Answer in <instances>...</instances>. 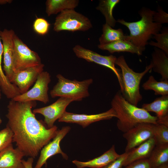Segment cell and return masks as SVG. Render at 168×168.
Returning a JSON list of instances; mask_svg holds the SVG:
<instances>
[{"label": "cell", "mask_w": 168, "mask_h": 168, "mask_svg": "<svg viewBox=\"0 0 168 168\" xmlns=\"http://www.w3.org/2000/svg\"><path fill=\"white\" fill-rule=\"evenodd\" d=\"M36 105L35 101L22 102L11 99L6 115L7 126L13 133V142L25 156L34 158L58 130L56 125L49 128L43 121L37 119L32 110Z\"/></svg>", "instance_id": "obj_1"}, {"label": "cell", "mask_w": 168, "mask_h": 168, "mask_svg": "<svg viewBox=\"0 0 168 168\" xmlns=\"http://www.w3.org/2000/svg\"><path fill=\"white\" fill-rule=\"evenodd\" d=\"M111 104L118 118L117 127L124 133L140 123L157 124L156 116H152L142 108L130 103L123 96L120 91L114 95Z\"/></svg>", "instance_id": "obj_2"}, {"label": "cell", "mask_w": 168, "mask_h": 168, "mask_svg": "<svg viewBox=\"0 0 168 168\" xmlns=\"http://www.w3.org/2000/svg\"><path fill=\"white\" fill-rule=\"evenodd\" d=\"M155 12L150 9L143 7L139 12L141 18L138 21L131 22L123 19H118L117 22L126 26L130 31V35L126 36L125 40L138 47L145 49L148 41L152 35L158 33L162 27L161 24L153 21Z\"/></svg>", "instance_id": "obj_3"}, {"label": "cell", "mask_w": 168, "mask_h": 168, "mask_svg": "<svg viewBox=\"0 0 168 168\" xmlns=\"http://www.w3.org/2000/svg\"><path fill=\"white\" fill-rule=\"evenodd\" d=\"M115 64L121 69L122 87L120 91L124 98L132 104L137 106L142 99L140 92V85L143 77L152 68L151 62L147 66L145 70L141 72H136L129 67L123 55L117 58Z\"/></svg>", "instance_id": "obj_4"}, {"label": "cell", "mask_w": 168, "mask_h": 168, "mask_svg": "<svg viewBox=\"0 0 168 168\" xmlns=\"http://www.w3.org/2000/svg\"><path fill=\"white\" fill-rule=\"evenodd\" d=\"M56 77L58 82L50 92L52 98H69L81 101L89 96V88L93 82L92 78L82 81L71 80L60 74L57 75Z\"/></svg>", "instance_id": "obj_5"}, {"label": "cell", "mask_w": 168, "mask_h": 168, "mask_svg": "<svg viewBox=\"0 0 168 168\" xmlns=\"http://www.w3.org/2000/svg\"><path fill=\"white\" fill-rule=\"evenodd\" d=\"M90 20L74 9L64 10L56 17L53 29L57 32L65 30L71 32L86 31L92 27Z\"/></svg>", "instance_id": "obj_6"}, {"label": "cell", "mask_w": 168, "mask_h": 168, "mask_svg": "<svg viewBox=\"0 0 168 168\" xmlns=\"http://www.w3.org/2000/svg\"><path fill=\"white\" fill-rule=\"evenodd\" d=\"M13 40L14 72L42 63L41 58L38 54L30 49L15 34Z\"/></svg>", "instance_id": "obj_7"}, {"label": "cell", "mask_w": 168, "mask_h": 168, "mask_svg": "<svg viewBox=\"0 0 168 168\" xmlns=\"http://www.w3.org/2000/svg\"><path fill=\"white\" fill-rule=\"evenodd\" d=\"M51 81L49 73L47 71H43L38 75L32 88L12 99L22 102L38 100L46 104L49 101L48 95V86Z\"/></svg>", "instance_id": "obj_8"}, {"label": "cell", "mask_w": 168, "mask_h": 168, "mask_svg": "<svg viewBox=\"0 0 168 168\" xmlns=\"http://www.w3.org/2000/svg\"><path fill=\"white\" fill-rule=\"evenodd\" d=\"M73 50L77 57L84 59L88 62H93L107 67L112 70L117 78L120 88L122 87L121 72L115 67L117 58L115 56L102 55L78 45L75 46L73 48Z\"/></svg>", "instance_id": "obj_9"}, {"label": "cell", "mask_w": 168, "mask_h": 168, "mask_svg": "<svg viewBox=\"0 0 168 168\" xmlns=\"http://www.w3.org/2000/svg\"><path fill=\"white\" fill-rule=\"evenodd\" d=\"M77 101L73 98L60 97L52 104L43 107L34 109V114H39L44 117V123L49 128L53 127L55 121L59 119L66 111L67 107L72 102Z\"/></svg>", "instance_id": "obj_10"}, {"label": "cell", "mask_w": 168, "mask_h": 168, "mask_svg": "<svg viewBox=\"0 0 168 168\" xmlns=\"http://www.w3.org/2000/svg\"><path fill=\"white\" fill-rule=\"evenodd\" d=\"M154 124L148 123H140L124 133L123 137L127 142L125 152H128L153 138Z\"/></svg>", "instance_id": "obj_11"}, {"label": "cell", "mask_w": 168, "mask_h": 168, "mask_svg": "<svg viewBox=\"0 0 168 168\" xmlns=\"http://www.w3.org/2000/svg\"><path fill=\"white\" fill-rule=\"evenodd\" d=\"M71 129L69 126L63 127L58 130L57 133L53 140L44 146L40 151V154L34 168H41L46 163L48 159L56 154H60L63 158L67 160V155L62 150L60 142Z\"/></svg>", "instance_id": "obj_12"}, {"label": "cell", "mask_w": 168, "mask_h": 168, "mask_svg": "<svg viewBox=\"0 0 168 168\" xmlns=\"http://www.w3.org/2000/svg\"><path fill=\"white\" fill-rule=\"evenodd\" d=\"M116 116L115 112L111 108L105 112L96 114H77L66 111L58 119V121L76 123L85 128L92 123L100 120L110 119Z\"/></svg>", "instance_id": "obj_13"}, {"label": "cell", "mask_w": 168, "mask_h": 168, "mask_svg": "<svg viewBox=\"0 0 168 168\" xmlns=\"http://www.w3.org/2000/svg\"><path fill=\"white\" fill-rule=\"evenodd\" d=\"M44 65H38L26 68L14 72L10 82L18 89L21 94L28 90L30 86L36 81L39 74L44 71Z\"/></svg>", "instance_id": "obj_14"}, {"label": "cell", "mask_w": 168, "mask_h": 168, "mask_svg": "<svg viewBox=\"0 0 168 168\" xmlns=\"http://www.w3.org/2000/svg\"><path fill=\"white\" fill-rule=\"evenodd\" d=\"M15 34L12 30L4 29L3 31H0V37L3 47L4 65L3 70L10 82L14 72L13 66V38Z\"/></svg>", "instance_id": "obj_15"}, {"label": "cell", "mask_w": 168, "mask_h": 168, "mask_svg": "<svg viewBox=\"0 0 168 168\" xmlns=\"http://www.w3.org/2000/svg\"><path fill=\"white\" fill-rule=\"evenodd\" d=\"M24 154L11 144L0 153V168H25L22 160Z\"/></svg>", "instance_id": "obj_16"}, {"label": "cell", "mask_w": 168, "mask_h": 168, "mask_svg": "<svg viewBox=\"0 0 168 168\" xmlns=\"http://www.w3.org/2000/svg\"><path fill=\"white\" fill-rule=\"evenodd\" d=\"M113 145L108 151L101 156L87 161L82 162L77 160L72 161L77 168L88 167L91 168H103L119 156Z\"/></svg>", "instance_id": "obj_17"}, {"label": "cell", "mask_w": 168, "mask_h": 168, "mask_svg": "<svg viewBox=\"0 0 168 168\" xmlns=\"http://www.w3.org/2000/svg\"><path fill=\"white\" fill-rule=\"evenodd\" d=\"M155 146V142L153 137L134 148L128 152L124 166H125L135 161L147 159Z\"/></svg>", "instance_id": "obj_18"}, {"label": "cell", "mask_w": 168, "mask_h": 168, "mask_svg": "<svg viewBox=\"0 0 168 168\" xmlns=\"http://www.w3.org/2000/svg\"><path fill=\"white\" fill-rule=\"evenodd\" d=\"M98 48L101 50H106L113 54L114 52H128L140 55L142 54L145 49L138 47L129 41L124 40H119L110 43L99 44Z\"/></svg>", "instance_id": "obj_19"}, {"label": "cell", "mask_w": 168, "mask_h": 168, "mask_svg": "<svg viewBox=\"0 0 168 168\" xmlns=\"http://www.w3.org/2000/svg\"><path fill=\"white\" fill-rule=\"evenodd\" d=\"M154 72L160 74L161 81L168 80V58L167 54L161 50L155 47L152 54Z\"/></svg>", "instance_id": "obj_20"}, {"label": "cell", "mask_w": 168, "mask_h": 168, "mask_svg": "<svg viewBox=\"0 0 168 168\" xmlns=\"http://www.w3.org/2000/svg\"><path fill=\"white\" fill-rule=\"evenodd\" d=\"M142 108L148 112L155 113L157 120L168 118V95L157 98L151 103L144 104Z\"/></svg>", "instance_id": "obj_21"}, {"label": "cell", "mask_w": 168, "mask_h": 168, "mask_svg": "<svg viewBox=\"0 0 168 168\" xmlns=\"http://www.w3.org/2000/svg\"><path fill=\"white\" fill-rule=\"evenodd\" d=\"M0 82L2 92L8 99H13L21 94L18 88L8 80L2 66V60L3 53V47L0 37Z\"/></svg>", "instance_id": "obj_22"}, {"label": "cell", "mask_w": 168, "mask_h": 168, "mask_svg": "<svg viewBox=\"0 0 168 168\" xmlns=\"http://www.w3.org/2000/svg\"><path fill=\"white\" fill-rule=\"evenodd\" d=\"M77 0H47L46 12L48 16L66 10L74 9L78 5Z\"/></svg>", "instance_id": "obj_23"}, {"label": "cell", "mask_w": 168, "mask_h": 168, "mask_svg": "<svg viewBox=\"0 0 168 168\" xmlns=\"http://www.w3.org/2000/svg\"><path fill=\"white\" fill-rule=\"evenodd\" d=\"M147 160L151 168L168 163V144L156 145Z\"/></svg>", "instance_id": "obj_24"}, {"label": "cell", "mask_w": 168, "mask_h": 168, "mask_svg": "<svg viewBox=\"0 0 168 168\" xmlns=\"http://www.w3.org/2000/svg\"><path fill=\"white\" fill-rule=\"evenodd\" d=\"M102 32L99 39L100 44H107L119 40H125L126 38V35L124 34L122 29H114L106 23L103 25Z\"/></svg>", "instance_id": "obj_25"}, {"label": "cell", "mask_w": 168, "mask_h": 168, "mask_svg": "<svg viewBox=\"0 0 168 168\" xmlns=\"http://www.w3.org/2000/svg\"><path fill=\"white\" fill-rule=\"evenodd\" d=\"M120 1L119 0H101L96 9L100 11L105 17L106 23L114 27L117 21L113 15V10Z\"/></svg>", "instance_id": "obj_26"}, {"label": "cell", "mask_w": 168, "mask_h": 168, "mask_svg": "<svg viewBox=\"0 0 168 168\" xmlns=\"http://www.w3.org/2000/svg\"><path fill=\"white\" fill-rule=\"evenodd\" d=\"M142 87L145 90L153 91L156 95H168V80L158 82L153 76H151L143 83Z\"/></svg>", "instance_id": "obj_27"}, {"label": "cell", "mask_w": 168, "mask_h": 168, "mask_svg": "<svg viewBox=\"0 0 168 168\" xmlns=\"http://www.w3.org/2000/svg\"><path fill=\"white\" fill-rule=\"evenodd\" d=\"M157 42L151 41L148 44L163 51L168 54V29L167 27L163 29L161 33L156 34L153 35Z\"/></svg>", "instance_id": "obj_28"}, {"label": "cell", "mask_w": 168, "mask_h": 168, "mask_svg": "<svg viewBox=\"0 0 168 168\" xmlns=\"http://www.w3.org/2000/svg\"><path fill=\"white\" fill-rule=\"evenodd\" d=\"M153 133L156 145L168 144V127L159 124H154Z\"/></svg>", "instance_id": "obj_29"}, {"label": "cell", "mask_w": 168, "mask_h": 168, "mask_svg": "<svg viewBox=\"0 0 168 168\" xmlns=\"http://www.w3.org/2000/svg\"><path fill=\"white\" fill-rule=\"evenodd\" d=\"M50 26L49 23L44 18L37 17L33 22V28L36 33L44 35L48 33Z\"/></svg>", "instance_id": "obj_30"}, {"label": "cell", "mask_w": 168, "mask_h": 168, "mask_svg": "<svg viewBox=\"0 0 168 168\" xmlns=\"http://www.w3.org/2000/svg\"><path fill=\"white\" fill-rule=\"evenodd\" d=\"M13 136L12 131L7 126L0 131V153L12 143Z\"/></svg>", "instance_id": "obj_31"}, {"label": "cell", "mask_w": 168, "mask_h": 168, "mask_svg": "<svg viewBox=\"0 0 168 168\" xmlns=\"http://www.w3.org/2000/svg\"><path fill=\"white\" fill-rule=\"evenodd\" d=\"M157 12H155L153 17L154 22L161 24L168 22V14L160 7L157 8Z\"/></svg>", "instance_id": "obj_32"}, {"label": "cell", "mask_w": 168, "mask_h": 168, "mask_svg": "<svg viewBox=\"0 0 168 168\" xmlns=\"http://www.w3.org/2000/svg\"><path fill=\"white\" fill-rule=\"evenodd\" d=\"M128 153L125 152L120 155L117 159L112 161L103 168H122L128 155Z\"/></svg>", "instance_id": "obj_33"}, {"label": "cell", "mask_w": 168, "mask_h": 168, "mask_svg": "<svg viewBox=\"0 0 168 168\" xmlns=\"http://www.w3.org/2000/svg\"><path fill=\"white\" fill-rule=\"evenodd\" d=\"M125 168H151L147 159H141L134 161L127 166Z\"/></svg>", "instance_id": "obj_34"}, {"label": "cell", "mask_w": 168, "mask_h": 168, "mask_svg": "<svg viewBox=\"0 0 168 168\" xmlns=\"http://www.w3.org/2000/svg\"><path fill=\"white\" fill-rule=\"evenodd\" d=\"M34 160V158L32 157H29L26 161L22 159V162L25 168H33L32 166Z\"/></svg>", "instance_id": "obj_35"}, {"label": "cell", "mask_w": 168, "mask_h": 168, "mask_svg": "<svg viewBox=\"0 0 168 168\" xmlns=\"http://www.w3.org/2000/svg\"><path fill=\"white\" fill-rule=\"evenodd\" d=\"M154 168H168V163L162 164Z\"/></svg>", "instance_id": "obj_36"}, {"label": "cell", "mask_w": 168, "mask_h": 168, "mask_svg": "<svg viewBox=\"0 0 168 168\" xmlns=\"http://www.w3.org/2000/svg\"><path fill=\"white\" fill-rule=\"evenodd\" d=\"M12 0H0V4H4L7 3H11Z\"/></svg>", "instance_id": "obj_37"}, {"label": "cell", "mask_w": 168, "mask_h": 168, "mask_svg": "<svg viewBox=\"0 0 168 168\" xmlns=\"http://www.w3.org/2000/svg\"><path fill=\"white\" fill-rule=\"evenodd\" d=\"M1 83H0V99H1Z\"/></svg>", "instance_id": "obj_38"}, {"label": "cell", "mask_w": 168, "mask_h": 168, "mask_svg": "<svg viewBox=\"0 0 168 168\" xmlns=\"http://www.w3.org/2000/svg\"><path fill=\"white\" fill-rule=\"evenodd\" d=\"M2 120L1 119V118H0V124L2 123Z\"/></svg>", "instance_id": "obj_39"}]
</instances>
